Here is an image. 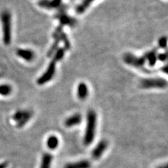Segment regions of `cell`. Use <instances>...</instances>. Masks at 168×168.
I'll return each mask as SVG.
<instances>
[{
  "mask_svg": "<svg viewBox=\"0 0 168 168\" xmlns=\"http://www.w3.org/2000/svg\"><path fill=\"white\" fill-rule=\"evenodd\" d=\"M25 111H26V110H18V111H16L15 114L13 115V117H12L13 120L15 121L16 123H18L19 121L22 118L23 116L25 115Z\"/></svg>",
  "mask_w": 168,
  "mask_h": 168,
  "instance_id": "20",
  "label": "cell"
},
{
  "mask_svg": "<svg viewBox=\"0 0 168 168\" xmlns=\"http://www.w3.org/2000/svg\"><path fill=\"white\" fill-rule=\"evenodd\" d=\"M12 92V87L8 84H2L0 85V95L2 96H8Z\"/></svg>",
  "mask_w": 168,
  "mask_h": 168,
  "instance_id": "19",
  "label": "cell"
},
{
  "mask_svg": "<svg viewBox=\"0 0 168 168\" xmlns=\"http://www.w3.org/2000/svg\"><path fill=\"white\" fill-rule=\"evenodd\" d=\"M16 55L19 57L23 59L27 62H31L34 59V52L30 49H25V48H18L16 50Z\"/></svg>",
  "mask_w": 168,
  "mask_h": 168,
  "instance_id": "8",
  "label": "cell"
},
{
  "mask_svg": "<svg viewBox=\"0 0 168 168\" xmlns=\"http://www.w3.org/2000/svg\"><path fill=\"white\" fill-rule=\"evenodd\" d=\"M97 127V114L93 110H90L87 114V124L83 139V143L88 146L94 140Z\"/></svg>",
  "mask_w": 168,
  "mask_h": 168,
  "instance_id": "2",
  "label": "cell"
},
{
  "mask_svg": "<svg viewBox=\"0 0 168 168\" xmlns=\"http://www.w3.org/2000/svg\"><path fill=\"white\" fill-rule=\"evenodd\" d=\"M157 59L158 60H160L162 62H166L167 59V53H161L157 54Z\"/></svg>",
  "mask_w": 168,
  "mask_h": 168,
  "instance_id": "23",
  "label": "cell"
},
{
  "mask_svg": "<svg viewBox=\"0 0 168 168\" xmlns=\"http://www.w3.org/2000/svg\"><path fill=\"white\" fill-rule=\"evenodd\" d=\"M8 166V163H3L0 164V168H7Z\"/></svg>",
  "mask_w": 168,
  "mask_h": 168,
  "instance_id": "25",
  "label": "cell"
},
{
  "mask_svg": "<svg viewBox=\"0 0 168 168\" xmlns=\"http://www.w3.org/2000/svg\"><path fill=\"white\" fill-rule=\"evenodd\" d=\"M0 19L2 27L3 42L6 46H8L12 39V18L10 11H2L0 14Z\"/></svg>",
  "mask_w": 168,
  "mask_h": 168,
  "instance_id": "3",
  "label": "cell"
},
{
  "mask_svg": "<svg viewBox=\"0 0 168 168\" xmlns=\"http://www.w3.org/2000/svg\"><path fill=\"white\" fill-rule=\"evenodd\" d=\"M123 60L127 65L140 69L144 68V65L146 63V59L144 56L137 57L130 53H127L124 55Z\"/></svg>",
  "mask_w": 168,
  "mask_h": 168,
  "instance_id": "5",
  "label": "cell"
},
{
  "mask_svg": "<svg viewBox=\"0 0 168 168\" xmlns=\"http://www.w3.org/2000/svg\"><path fill=\"white\" fill-rule=\"evenodd\" d=\"M62 27H63V26L60 25L56 29V30L57 32V33H58L59 34L60 42H62L64 45H65V49H66V50H69V49L71 47V44H70V42H69V41L67 36L66 34L63 32Z\"/></svg>",
  "mask_w": 168,
  "mask_h": 168,
  "instance_id": "13",
  "label": "cell"
},
{
  "mask_svg": "<svg viewBox=\"0 0 168 168\" xmlns=\"http://www.w3.org/2000/svg\"><path fill=\"white\" fill-rule=\"evenodd\" d=\"M39 7L46 8V9H51V0H39L38 2Z\"/></svg>",
  "mask_w": 168,
  "mask_h": 168,
  "instance_id": "21",
  "label": "cell"
},
{
  "mask_svg": "<svg viewBox=\"0 0 168 168\" xmlns=\"http://www.w3.org/2000/svg\"><path fill=\"white\" fill-rule=\"evenodd\" d=\"M161 70L163 71L165 74H167L168 73V67H167V64H166V65H165L163 67H162Z\"/></svg>",
  "mask_w": 168,
  "mask_h": 168,
  "instance_id": "24",
  "label": "cell"
},
{
  "mask_svg": "<svg viewBox=\"0 0 168 168\" xmlns=\"http://www.w3.org/2000/svg\"><path fill=\"white\" fill-rule=\"evenodd\" d=\"M144 57H145L146 62H148L149 66L151 67H153L156 65L158 60L157 51H156V49H153V50L148 52V53L144 55Z\"/></svg>",
  "mask_w": 168,
  "mask_h": 168,
  "instance_id": "12",
  "label": "cell"
},
{
  "mask_svg": "<svg viewBox=\"0 0 168 168\" xmlns=\"http://www.w3.org/2000/svg\"><path fill=\"white\" fill-rule=\"evenodd\" d=\"M77 97L79 99L81 100H86L88 96L89 91H88V88L87 86L86 83L83 82H81L79 83V85L77 86Z\"/></svg>",
  "mask_w": 168,
  "mask_h": 168,
  "instance_id": "10",
  "label": "cell"
},
{
  "mask_svg": "<svg viewBox=\"0 0 168 168\" xmlns=\"http://www.w3.org/2000/svg\"><path fill=\"white\" fill-rule=\"evenodd\" d=\"M82 121V116L80 114H75L67 118L65 121V126L67 127H72L80 125Z\"/></svg>",
  "mask_w": 168,
  "mask_h": 168,
  "instance_id": "9",
  "label": "cell"
},
{
  "mask_svg": "<svg viewBox=\"0 0 168 168\" xmlns=\"http://www.w3.org/2000/svg\"><path fill=\"white\" fill-rule=\"evenodd\" d=\"M56 17L59 20L60 25L62 26L68 25L70 26V27H74V26L76 25L77 23L76 19L72 18L71 16H69L68 15H67L65 13L58 12V13L57 14Z\"/></svg>",
  "mask_w": 168,
  "mask_h": 168,
  "instance_id": "7",
  "label": "cell"
},
{
  "mask_svg": "<svg viewBox=\"0 0 168 168\" xmlns=\"http://www.w3.org/2000/svg\"><path fill=\"white\" fill-rule=\"evenodd\" d=\"M65 50L63 48H59L57 51L56 52L53 57H52L51 61L49 63L46 72L43 73L38 79H37V84L39 86L44 85L46 83H48L53 79L56 72V65L57 62L60 60L63 59L65 56Z\"/></svg>",
  "mask_w": 168,
  "mask_h": 168,
  "instance_id": "1",
  "label": "cell"
},
{
  "mask_svg": "<svg viewBox=\"0 0 168 168\" xmlns=\"http://www.w3.org/2000/svg\"><path fill=\"white\" fill-rule=\"evenodd\" d=\"M95 0H83L81 4L78 6L76 8V11L78 14H82L86 11L91 4Z\"/></svg>",
  "mask_w": 168,
  "mask_h": 168,
  "instance_id": "17",
  "label": "cell"
},
{
  "mask_svg": "<svg viewBox=\"0 0 168 168\" xmlns=\"http://www.w3.org/2000/svg\"><path fill=\"white\" fill-rule=\"evenodd\" d=\"M91 163L88 160H82L67 164L64 168H91Z\"/></svg>",
  "mask_w": 168,
  "mask_h": 168,
  "instance_id": "14",
  "label": "cell"
},
{
  "mask_svg": "<svg viewBox=\"0 0 168 168\" xmlns=\"http://www.w3.org/2000/svg\"><path fill=\"white\" fill-rule=\"evenodd\" d=\"M107 147H108V141L105 140L100 141V142L98 143L97 146L92 151V158L95 161L100 159L102 157L103 153H105Z\"/></svg>",
  "mask_w": 168,
  "mask_h": 168,
  "instance_id": "6",
  "label": "cell"
},
{
  "mask_svg": "<svg viewBox=\"0 0 168 168\" xmlns=\"http://www.w3.org/2000/svg\"><path fill=\"white\" fill-rule=\"evenodd\" d=\"M167 86V81L161 78H151L144 79L141 81L140 86L144 89L150 88H166Z\"/></svg>",
  "mask_w": 168,
  "mask_h": 168,
  "instance_id": "4",
  "label": "cell"
},
{
  "mask_svg": "<svg viewBox=\"0 0 168 168\" xmlns=\"http://www.w3.org/2000/svg\"><path fill=\"white\" fill-rule=\"evenodd\" d=\"M159 168H167V166H165L163 167H159Z\"/></svg>",
  "mask_w": 168,
  "mask_h": 168,
  "instance_id": "26",
  "label": "cell"
},
{
  "mask_svg": "<svg viewBox=\"0 0 168 168\" xmlns=\"http://www.w3.org/2000/svg\"><path fill=\"white\" fill-rule=\"evenodd\" d=\"M52 161H53V156L51 153H44L43 155L40 168H51Z\"/></svg>",
  "mask_w": 168,
  "mask_h": 168,
  "instance_id": "15",
  "label": "cell"
},
{
  "mask_svg": "<svg viewBox=\"0 0 168 168\" xmlns=\"http://www.w3.org/2000/svg\"><path fill=\"white\" fill-rule=\"evenodd\" d=\"M59 144V140L56 136L52 135L50 136L47 140V146L48 149L51 150L56 149L58 146Z\"/></svg>",
  "mask_w": 168,
  "mask_h": 168,
  "instance_id": "18",
  "label": "cell"
},
{
  "mask_svg": "<svg viewBox=\"0 0 168 168\" xmlns=\"http://www.w3.org/2000/svg\"><path fill=\"white\" fill-rule=\"evenodd\" d=\"M32 115H33L32 111H29V110H26L25 115L23 116L22 119L18 123H17L16 126L18 127V128H21V127H24L26 124H27V123L30 121L31 118L32 117Z\"/></svg>",
  "mask_w": 168,
  "mask_h": 168,
  "instance_id": "16",
  "label": "cell"
},
{
  "mask_svg": "<svg viewBox=\"0 0 168 168\" xmlns=\"http://www.w3.org/2000/svg\"><path fill=\"white\" fill-rule=\"evenodd\" d=\"M53 37L54 38V42L47 53V56L48 57H53V55L56 53V52L57 51V49L59 48L58 47H59V43L60 42V39L59 34L56 30H55V32H53Z\"/></svg>",
  "mask_w": 168,
  "mask_h": 168,
  "instance_id": "11",
  "label": "cell"
},
{
  "mask_svg": "<svg viewBox=\"0 0 168 168\" xmlns=\"http://www.w3.org/2000/svg\"><path fill=\"white\" fill-rule=\"evenodd\" d=\"M167 39L166 36L161 37L158 40V46L161 48L165 49L167 48Z\"/></svg>",
  "mask_w": 168,
  "mask_h": 168,
  "instance_id": "22",
  "label": "cell"
}]
</instances>
